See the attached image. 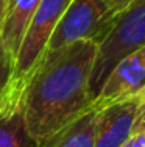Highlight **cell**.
Returning <instances> with one entry per match:
<instances>
[{
    "label": "cell",
    "instance_id": "1",
    "mask_svg": "<svg viewBox=\"0 0 145 147\" xmlns=\"http://www.w3.org/2000/svg\"><path fill=\"white\" fill-rule=\"evenodd\" d=\"M97 42L77 41L58 50H45L25 77L22 110L37 146L58 133L91 105L92 66Z\"/></svg>",
    "mask_w": 145,
    "mask_h": 147
},
{
    "label": "cell",
    "instance_id": "2",
    "mask_svg": "<svg viewBox=\"0 0 145 147\" xmlns=\"http://www.w3.org/2000/svg\"><path fill=\"white\" fill-rule=\"evenodd\" d=\"M145 47V0H133L114 17L108 31L97 44L89 91L94 100L114 66L130 53Z\"/></svg>",
    "mask_w": 145,
    "mask_h": 147
},
{
    "label": "cell",
    "instance_id": "3",
    "mask_svg": "<svg viewBox=\"0 0 145 147\" xmlns=\"http://www.w3.org/2000/svg\"><path fill=\"white\" fill-rule=\"evenodd\" d=\"M112 22L105 0H72L45 50H58L77 41L91 39L98 44Z\"/></svg>",
    "mask_w": 145,
    "mask_h": 147
},
{
    "label": "cell",
    "instance_id": "4",
    "mask_svg": "<svg viewBox=\"0 0 145 147\" xmlns=\"http://www.w3.org/2000/svg\"><path fill=\"white\" fill-rule=\"evenodd\" d=\"M70 2L72 0H41L16 55L13 77L25 78L34 67L44 55L51 34Z\"/></svg>",
    "mask_w": 145,
    "mask_h": 147
},
{
    "label": "cell",
    "instance_id": "5",
    "mask_svg": "<svg viewBox=\"0 0 145 147\" xmlns=\"http://www.w3.org/2000/svg\"><path fill=\"white\" fill-rule=\"evenodd\" d=\"M145 110V86L122 100L98 110L94 147H120L134 131Z\"/></svg>",
    "mask_w": 145,
    "mask_h": 147
},
{
    "label": "cell",
    "instance_id": "6",
    "mask_svg": "<svg viewBox=\"0 0 145 147\" xmlns=\"http://www.w3.org/2000/svg\"><path fill=\"white\" fill-rule=\"evenodd\" d=\"M145 86V47L120 59L109 72L92 107L102 110L106 105L130 97Z\"/></svg>",
    "mask_w": 145,
    "mask_h": 147
},
{
    "label": "cell",
    "instance_id": "7",
    "mask_svg": "<svg viewBox=\"0 0 145 147\" xmlns=\"http://www.w3.org/2000/svg\"><path fill=\"white\" fill-rule=\"evenodd\" d=\"M27 78L13 77L0 94V147H37L25 124L22 92Z\"/></svg>",
    "mask_w": 145,
    "mask_h": 147
},
{
    "label": "cell",
    "instance_id": "8",
    "mask_svg": "<svg viewBox=\"0 0 145 147\" xmlns=\"http://www.w3.org/2000/svg\"><path fill=\"white\" fill-rule=\"evenodd\" d=\"M41 0H6V11L2 25V39L16 61V55L22 44L23 34Z\"/></svg>",
    "mask_w": 145,
    "mask_h": 147
},
{
    "label": "cell",
    "instance_id": "9",
    "mask_svg": "<svg viewBox=\"0 0 145 147\" xmlns=\"http://www.w3.org/2000/svg\"><path fill=\"white\" fill-rule=\"evenodd\" d=\"M98 110L92 103L74 121L37 147H94Z\"/></svg>",
    "mask_w": 145,
    "mask_h": 147
},
{
    "label": "cell",
    "instance_id": "10",
    "mask_svg": "<svg viewBox=\"0 0 145 147\" xmlns=\"http://www.w3.org/2000/svg\"><path fill=\"white\" fill-rule=\"evenodd\" d=\"M13 75H14V58L6 49L0 33V94L11 82Z\"/></svg>",
    "mask_w": 145,
    "mask_h": 147
},
{
    "label": "cell",
    "instance_id": "11",
    "mask_svg": "<svg viewBox=\"0 0 145 147\" xmlns=\"http://www.w3.org/2000/svg\"><path fill=\"white\" fill-rule=\"evenodd\" d=\"M105 2H106L108 9H109V14H111L112 20H114V17H116L117 14H120L133 0H105Z\"/></svg>",
    "mask_w": 145,
    "mask_h": 147
},
{
    "label": "cell",
    "instance_id": "12",
    "mask_svg": "<svg viewBox=\"0 0 145 147\" xmlns=\"http://www.w3.org/2000/svg\"><path fill=\"white\" fill-rule=\"evenodd\" d=\"M120 147H145V131H133Z\"/></svg>",
    "mask_w": 145,
    "mask_h": 147
},
{
    "label": "cell",
    "instance_id": "13",
    "mask_svg": "<svg viewBox=\"0 0 145 147\" xmlns=\"http://www.w3.org/2000/svg\"><path fill=\"white\" fill-rule=\"evenodd\" d=\"M134 131H145V110H144V113L140 114L139 121H137L136 127H134Z\"/></svg>",
    "mask_w": 145,
    "mask_h": 147
},
{
    "label": "cell",
    "instance_id": "14",
    "mask_svg": "<svg viewBox=\"0 0 145 147\" xmlns=\"http://www.w3.org/2000/svg\"><path fill=\"white\" fill-rule=\"evenodd\" d=\"M5 11H6V0H0V30H2L3 19H5Z\"/></svg>",
    "mask_w": 145,
    "mask_h": 147
}]
</instances>
